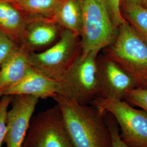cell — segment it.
Instances as JSON below:
<instances>
[{
	"instance_id": "1",
	"label": "cell",
	"mask_w": 147,
	"mask_h": 147,
	"mask_svg": "<svg viewBox=\"0 0 147 147\" xmlns=\"http://www.w3.org/2000/svg\"><path fill=\"white\" fill-rule=\"evenodd\" d=\"M63 117L74 147H112L106 112L92 104H82L61 95L53 98Z\"/></svg>"
},
{
	"instance_id": "2",
	"label": "cell",
	"mask_w": 147,
	"mask_h": 147,
	"mask_svg": "<svg viewBox=\"0 0 147 147\" xmlns=\"http://www.w3.org/2000/svg\"><path fill=\"white\" fill-rule=\"evenodd\" d=\"M104 50L134 79L136 88L147 89V45L127 21L118 27L115 42Z\"/></svg>"
},
{
	"instance_id": "3",
	"label": "cell",
	"mask_w": 147,
	"mask_h": 147,
	"mask_svg": "<svg viewBox=\"0 0 147 147\" xmlns=\"http://www.w3.org/2000/svg\"><path fill=\"white\" fill-rule=\"evenodd\" d=\"M100 51L79 55L58 80L57 94L82 104H91L99 96L97 58Z\"/></svg>"
},
{
	"instance_id": "4",
	"label": "cell",
	"mask_w": 147,
	"mask_h": 147,
	"mask_svg": "<svg viewBox=\"0 0 147 147\" xmlns=\"http://www.w3.org/2000/svg\"><path fill=\"white\" fill-rule=\"evenodd\" d=\"M82 13L81 54L103 50L115 42L118 28L111 21L104 0H79Z\"/></svg>"
},
{
	"instance_id": "5",
	"label": "cell",
	"mask_w": 147,
	"mask_h": 147,
	"mask_svg": "<svg viewBox=\"0 0 147 147\" xmlns=\"http://www.w3.org/2000/svg\"><path fill=\"white\" fill-rule=\"evenodd\" d=\"M81 53L80 38L62 30L57 42L45 50L30 53V67L51 79L59 80Z\"/></svg>"
},
{
	"instance_id": "6",
	"label": "cell",
	"mask_w": 147,
	"mask_h": 147,
	"mask_svg": "<svg viewBox=\"0 0 147 147\" xmlns=\"http://www.w3.org/2000/svg\"><path fill=\"white\" fill-rule=\"evenodd\" d=\"M92 105L110 113L119 126L122 140L130 147H147V112L126 101L98 97Z\"/></svg>"
},
{
	"instance_id": "7",
	"label": "cell",
	"mask_w": 147,
	"mask_h": 147,
	"mask_svg": "<svg viewBox=\"0 0 147 147\" xmlns=\"http://www.w3.org/2000/svg\"><path fill=\"white\" fill-rule=\"evenodd\" d=\"M22 147H74L57 104L33 116Z\"/></svg>"
},
{
	"instance_id": "8",
	"label": "cell",
	"mask_w": 147,
	"mask_h": 147,
	"mask_svg": "<svg viewBox=\"0 0 147 147\" xmlns=\"http://www.w3.org/2000/svg\"><path fill=\"white\" fill-rule=\"evenodd\" d=\"M39 98L30 95L13 96L7 116L6 147H22Z\"/></svg>"
},
{
	"instance_id": "9",
	"label": "cell",
	"mask_w": 147,
	"mask_h": 147,
	"mask_svg": "<svg viewBox=\"0 0 147 147\" xmlns=\"http://www.w3.org/2000/svg\"><path fill=\"white\" fill-rule=\"evenodd\" d=\"M99 96L123 100L126 92L136 88L134 79L104 53L97 58Z\"/></svg>"
},
{
	"instance_id": "10",
	"label": "cell",
	"mask_w": 147,
	"mask_h": 147,
	"mask_svg": "<svg viewBox=\"0 0 147 147\" xmlns=\"http://www.w3.org/2000/svg\"><path fill=\"white\" fill-rule=\"evenodd\" d=\"M62 30L53 18L28 17L19 45L30 53L42 51L57 42Z\"/></svg>"
},
{
	"instance_id": "11",
	"label": "cell",
	"mask_w": 147,
	"mask_h": 147,
	"mask_svg": "<svg viewBox=\"0 0 147 147\" xmlns=\"http://www.w3.org/2000/svg\"><path fill=\"white\" fill-rule=\"evenodd\" d=\"M57 88L58 80L47 77L30 67L20 81L3 91V95H30L47 99L57 94Z\"/></svg>"
},
{
	"instance_id": "12",
	"label": "cell",
	"mask_w": 147,
	"mask_h": 147,
	"mask_svg": "<svg viewBox=\"0 0 147 147\" xmlns=\"http://www.w3.org/2000/svg\"><path fill=\"white\" fill-rule=\"evenodd\" d=\"M30 53L16 45L0 69V90L3 91L20 81L30 68Z\"/></svg>"
},
{
	"instance_id": "13",
	"label": "cell",
	"mask_w": 147,
	"mask_h": 147,
	"mask_svg": "<svg viewBox=\"0 0 147 147\" xmlns=\"http://www.w3.org/2000/svg\"><path fill=\"white\" fill-rule=\"evenodd\" d=\"M28 17L8 1L0 0V32L19 44Z\"/></svg>"
},
{
	"instance_id": "14",
	"label": "cell",
	"mask_w": 147,
	"mask_h": 147,
	"mask_svg": "<svg viewBox=\"0 0 147 147\" xmlns=\"http://www.w3.org/2000/svg\"><path fill=\"white\" fill-rule=\"evenodd\" d=\"M53 19L63 30L80 37L82 13L79 0H59Z\"/></svg>"
},
{
	"instance_id": "15",
	"label": "cell",
	"mask_w": 147,
	"mask_h": 147,
	"mask_svg": "<svg viewBox=\"0 0 147 147\" xmlns=\"http://www.w3.org/2000/svg\"><path fill=\"white\" fill-rule=\"evenodd\" d=\"M124 18L147 45V8L136 3H121Z\"/></svg>"
},
{
	"instance_id": "16",
	"label": "cell",
	"mask_w": 147,
	"mask_h": 147,
	"mask_svg": "<svg viewBox=\"0 0 147 147\" xmlns=\"http://www.w3.org/2000/svg\"><path fill=\"white\" fill-rule=\"evenodd\" d=\"M59 0H18L14 5L28 17L53 18Z\"/></svg>"
},
{
	"instance_id": "17",
	"label": "cell",
	"mask_w": 147,
	"mask_h": 147,
	"mask_svg": "<svg viewBox=\"0 0 147 147\" xmlns=\"http://www.w3.org/2000/svg\"><path fill=\"white\" fill-rule=\"evenodd\" d=\"M124 100L130 105L141 108L147 112V89L135 88L126 92Z\"/></svg>"
},
{
	"instance_id": "18",
	"label": "cell",
	"mask_w": 147,
	"mask_h": 147,
	"mask_svg": "<svg viewBox=\"0 0 147 147\" xmlns=\"http://www.w3.org/2000/svg\"><path fill=\"white\" fill-rule=\"evenodd\" d=\"M12 95H3L0 99V147L4 143L7 132V116Z\"/></svg>"
},
{
	"instance_id": "19",
	"label": "cell",
	"mask_w": 147,
	"mask_h": 147,
	"mask_svg": "<svg viewBox=\"0 0 147 147\" xmlns=\"http://www.w3.org/2000/svg\"><path fill=\"white\" fill-rule=\"evenodd\" d=\"M121 0H104L113 25L117 28L126 22L121 14Z\"/></svg>"
},
{
	"instance_id": "20",
	"label": "cell",
	"mask_w": 147,
	"mask_h": 147,
	"mask_svg": "<svg viewBox=\"0 0 147 147\" xmlns=\"http://www.w3.org/2000/svg\"><path fill=\"white\" fill-rule=\"evenodd\" d=\"M105 117L110 131L112 147H130L125 143L121 138L119 126L115 118L108 112L106 113Z\"/></svg>"
},
{
	"instance_id": "21",
	"label": "cell",
	"mask_w": 147,
	"mask_h": 147,
	"mask_svg": "<svg viewBox=\"0 0 147 147\" xmlns=\"http://www.w3.org/2000/svg\"><path fill=\"white\" fill-rule=\"evenodd\" d=\"M16 45L17 44L0 32V69L5 59Z\"/></svg>"
},
{
	"instance_id": "22",
	"label": "cell",
	"mask_w": 147,
	"mask_h": 147,
	"mask_svg": "<svg viewBox=\"0 0 147 147\" xmlns=\"http://www.w3.org/2000/svg\"><path fill=\"white\" fill-rule=\"evenodd\" d=\"M142 0H121V3H136L141 4Z\"/></svg>"
},
{
	"instance_id": "23",
	"label": "cell",
	"mask_w": 147,
	"mask_h": 147,
	"mask_svg": "<svg viewBox=\"0 0 147 147\" xmlns=\"http://www.w3.org/2000/svg\"><path fill=\"white\" fill-rule=\"evenodd\" d=\"M141 5L147 8V0H142Z\"/></svg>"
},
{
	"instance_id": "24",
	"label": "cell",
	"mask_w": 147,
	"mask_h": 147,
	"mask_svg": "<svg viewBox=\"0 0 147 147\" xmlns=\"http://www.w3.org/2000/svg\"><path fill=\"white\" fill-rule=\"evenodd\" d=\"M2 96H3V91L2 90H0V99L2 98Z\"/></svg>"
},
{
	"instance_id": "25",
	"label": "cell",
	"mask_w": 147,
	"mask_h": 147,
	"mask_svg": "<svg viewBox=\"0 0 147 147\" xmlns=\"http://www.w3.org/2000/svg\"><path fill=\"white\" fill-rule=\"evenodd\" d=\"M4 1H8V2H16L18 0H4Z\"/></svg>"
}]
</instances>
